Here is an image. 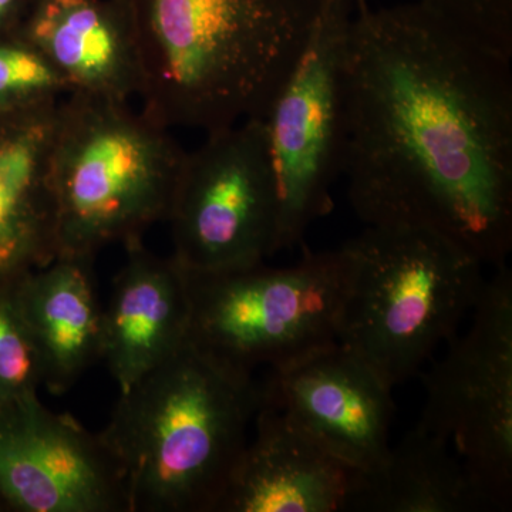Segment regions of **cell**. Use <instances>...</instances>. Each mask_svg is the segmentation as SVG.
Returning a JSON list of instances; mask_svg holds the SVG:
<instances>
[{"mask_svg":"<svg viewBox=\"0 0 512 512\" xmlns=\"http://www.w3.org/2000/svg\"><path fill=\"white\" fill-rule=\"evenodd\" d=\"M32 0H0V35L15 39Z\"/></svg>","mask_w":512,"mask_h":512,"instance_id":"cell-21","label":"cell"},{"mask_svg":"<svg viewBox=\"0 0 512 512\" xmlns=\"http://www.w3.org/2000/svg\"><path fill=\"white\" fill-rule=\"evenodd\" d=\"M15 39L52 66L67 94L119 103L140 96V59L124 0H32Z\"/></svg>","mask_w":512,"mask_h":512,"instance_id":"cell-12","label":"cell"},{"mask_svg":"<svg viewBox=\"0 0 512 512\" xmlns=\"http://www.w3.org/2000/svg\"><path fill=\"white\" fill-rule=\"evenodd\" d=\"M92 256H56L16 285L20 311L39 360L42 383L67 392L103 349V308Z\"/></svg>","mask_w":512,"mask_h":512,"instance_id":"cell-16","label":"cell"},{"mask_svg":"<svg viewBox=\"0 0 512 512\" xmlns=\"http://www.w3.org/2000/svg\"><path fill=\"white\" fill-rule=\"evenodd\" d=\"M0 498L23 512H131L101 434L47 409L37 393L0 404Z\"/></svg>","mask_w":512,"mask_h":512,"instance_id":"cell-10","label":"cell"},{"mask_svg":"<svg viewBox=\"0 0 512 512\" xmlns=\"http://www.w3.org/2000/svg\"><path fill=\"white\" fill-rule=\"evenodd\" d=\"M167 221L184 269L227 271L276 254L278 198L261 119L207 134L185 154Z\"/></svg>","mask_w":512,"mask_h":512,"instance_id":"cell-9","label":"cell"},{"mask_svg":"<svg viewBox=\"0 0 512 512\" xmlns=\"http://www.w3.org/2000/svg\"><path fill=\"white\" fill-rule=\"evenodd\" d=\"M217 512L345 511L359 471L345 466L281 410L262 402Z\"/></svg>","mask_w":512,"mask_h":512,"instance_id":"cell-13","label":"cell"},{"mask_svg":"<svg viewBox=\"0 0 512 512\" xmlns=\"http://www.w3.org/2000/svg\"><path fill=\"white\" fill-rule=\"evenodd\" d=\"M345 511L498 512L453 447L419 424L379 466L356 473Z\"/></svg>","mask_w":512,"mask_h":512,"instance_id":"cell-17","label":"cell"},{"mask_svg":"<svg viewBox=\"0 0 512 512\" xmlns=\"http://www.w3.org/2000/svg\"><path fill=\"white\" fill-rule=\"evenodd\" d=\"M184 269V268H183ZM190 339L241 369L278 367L338 342L348 291L342 249L306 252L296 265L184 269Z\"/></svg>","mask_w":512,"mask_h":512,"instance_id":"cell-6","label":"cell"},{"mask_svg":"<svg viewBox=\"0 0 512 512\" xmlns=\"http://www.w3.org/2000/svg\"><path fill=\"white\" fill-rule=\"evenodd\" d=\"M63 80L36 50L18 39L0 40V111H16L63 99Z\"/></svg>","mask_w":512,"mask_h":512,"instance_id":"cell-18","label":"cell"},{"mask_svg":"<svg viewBox=\"0 0 512 512\" xmlns=\"http://www.w3.org/2000/svg\"><path fill=\"white\" fill-rule=\"evenodd\" d=\"M16 285L0 286V404L36 393L42 384Z\"/></svg>","mask_w":512,"mask_h":512,"instance_id":"cell-19","label":"cell"},{"mask_svg":"<svg viewBox=\"0 0 512 512\" xmlns=\"http://www.w3.org/2000/svg\"><path fill=\"white\" fill-rule=\"evenodd\" d=\"M143 111L205 133L259 119L308 42L323 0H124Z\"/></svg>","mask_w":512,"mask_h":512,"instance_id":"cell-2","label":"cell"},{"mask_svg":"<svg viewBox=\"0 0 512 512\" xmlns=\"http://www.w3.org/2000/svg\"><path fill=\"white\" fill-rule=\"evenodd\" d=\"M340 249L348 291L338 342L394 389L456 338L485 265L444 235L403 225H366Z\"/></svg>","mask_w":512,"mask_h":512,"instance_id":"cell-4","label":"cell"},{"mask_svg":"<svg viewBox=\"0 0 512 512\" xmlns=\"http://www.w3.org/2000/svg\"><path fill=\"white\" fill-rule=\"evenodd\" d=\"M485 281L466 335L424 376L419 426L443 437L497 511L512 507V274Z\"/></svg>","mask_w":512,"mask_h":512,"instance_id":"cell-8","label":"cell"},{"mask_svg":"<svg viewBox=\"0 0 512 512\" xmlns=\"http://www.w3.org/2000/svg\"><path fill=\"white\" fill-rule=\"evenodd\" d=\"M342 177L366 225L430 229L494 268L512 249L511 60L416 2L359 0Z\"/></svg>","mask_w":512,"mask_h":512,"instance_id":"cell-1","label":"cell"},{"mask_svg":"<svg viewBox=\"0 0 512 512\" xmlns=\"http://www.w3.org/2000/svg\"><path fill=\"white\" fill-rule=\"evenodd\" d=\"M127 258L103 308V349L120 393L174 355L190 339L191 311L183 266L161 258L143 241L126 245Z\"/></svg>","mask_w":512,"mask_h":512,"instance_id":"cell-14","label":"cell"},{"mask_svg":"<svg viewBox=\"0 0 512 512\" xmlns=\"http://www.w3.org/2000/svg\"><path fill=\"white\" fill-rule=\"evenodd\" d=\"M458 35L512 60V0H414Z\"/></svg>","mask_w":512,"mask_h":512,"instance_id":"cell-20","label":"cell"},{"mask_svg":"<svg viewBox=\"0 0 512 512\" xmlns=\"http://www.w3.org/2000/svg\"><path fill=\"white\" fill-rule=\"evenodd\" d=\"M357 3L323 0L308 42L259 119L278 198L276 251L301 244L333 210L346 144L345 63Z\"/></svg>","mask_w":512,"mask_h":512,"instance_id":"cell-7","label":"cell"},{"mask_svg":"<svg viewBox=\"0 0 512 512\" xmlns=\"http://www.w3.org/2000/svg\"><path fill=\"white\" fill-rule=\"evenodd\" d=\"M60 100L0 111V286L57 256L50 161Z\"/></svg>","mask_w":512,"mask_h":512,"instance_id":"cell-15","label":"cell"},{"mask_svg":"<svg viewBox=\"0 0 512 512\" xmlns=\"http://www.w3.org/2000/svg\"><path fill=\"white\" fill-rule=\"evenodd\" d=\"M264 399L323 450L359 473L389 453L393 387L339 342L272 367Z\"/></svg>","mask_w":512,"mask_h":512,"instance_id":"cell-11","label":"cell"},{"mask_svg":"<svg viewBox=\"0 0 512 512\" xmlns=\"http://www.w3.org/2000/svg\"><path fill=\"white\" fill-rule=\"evenodd\" d=\"M353 2H355V3H359V0H353Z\"/></svg>","mask_w":512,"mask_h":512,"instance_id":"cell-22","label":"cell"},{"mask_svg":"<svg viewBox=\"0 0 512 512\" xmlns=\"http://www.w3.org/2000/svg\"><path fill=\"white\" fill-rule=\"evenodd\" d=\"M262 399L252 372L191 339L121 392L100 434L131 512H217Z\"/></svg>","mask_w":512,"mask_h":512,"instance_id":"cell-3","label":"cell"},{"mask_svg":"<svg viewBox=\"0 0 512 512\" xmlns=\"http://www.w3.org/2000/svg\"><path fill=\"white\" fill-rule=\"evenodd\" d=\"M185 154L170 128L146 111L66 94L50 161L57 256L96 258L167 221Z\"/></svg>","mask_w":512,"mask_h":512,"instance_id":"cell-5","label":"cell"}]
</instances>
